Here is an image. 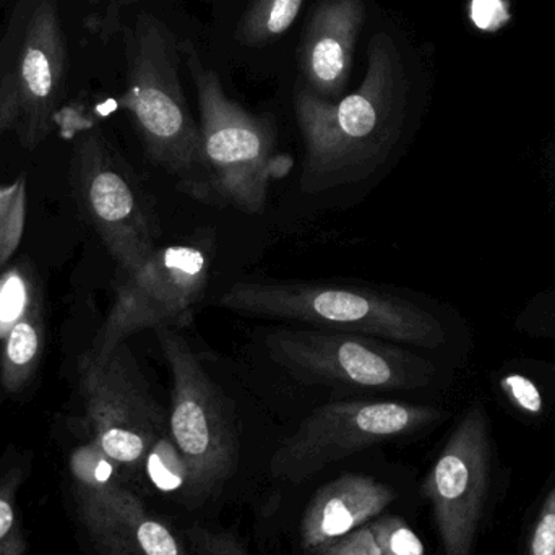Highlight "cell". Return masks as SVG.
Listing matches in <instances>:
<instances>
[{"label": "cell", "mask_w": 555, "mask_h": 555, "mask_svg": "<svg viewBox=\"0 0 555 555\" xmlns=\"http://www.w3.org/2000/svg\"><path fill=\"white\" fill-rule=\"evenodd\" d=\"M406 109L403 61L387 33L372 38L367 70L354 93L328 101L297 85L294 111L306 152L299 179L304 194H322L374 176L400 140Z\"/></svg>", "instance_id": "obj_1"}, {"label": "cell", "mask_w": 555, "mask_h": 555, "mask_svg": "<svg viewBox=\"0 0 555 555\" xmlns=\"http://www.w3.org/2000/svg\"><path fill=\"white\" fill-rule=\"evenodd\" d=\"M181 42L149 12L126 29L127 87L120 106L132 116L150 162L197 201L211 198L201 127L182 91Z\"/></svg>", "instance_id": "obj_2"}, {"label": "cell", "mask_w": 555, "mask_h": 555, "mask_svg": "<svg viewBox=\"0 0 555 555\" xmlns=\"http://www.w3.org/2000/svg\"><path fill=\"white\" fill-rule=\"evenodd\" d=\"M218 306L253 319L299 322L313 328L364 333L393 343L439 348L446 332L417 304L372 287L304 281H237Z\"/></svg>", "instance_id": "obj_3"}, {"label": "cell", "mask_w": 555, "mask_h": 555, "mask_svg": "<svg viewBox=\"0 0 555 555\" xmlns=\"http://www.w3.org/2000/svg\"><path fill=\"white\" fill-rule=\"evenodd\" d=\"M179 46L197 91L210 202L246 215L262 214L270 181L278 178L281 166L289 165V159L273 153L272 122L231 100L217 72L205 67L191 41Z\"/></svg>", "instance_id": "obj_4"}, {"label": "cell", "mask_w": 555, "mask_h": 555, "mask_svg": "<svg viewBox=\"0 0 555 555\" xmlns=\"http://www.w3.org/2000/svg\"><path fill=\"white\" fill-rule=\"evenodd\" d=\"M67 70L57 0H20L0 41V113L26 149L51 132Z\"/></svg>", "instance_id": "obj_5"}, {"label": "cell", "mask_w": 555, "mask_h": 555, "mask_svg": "<svg viewBox=\"0 0 555 555\" xmlns=\"http://www.w3.org/2000/svg\"><path fill=\"white\" fill-rule=\"evenodd\" d=\"M270 359L294 380L352 390L397 391L424 387L434 365L393 341L326 328H281L263 339Z\"/></svg>", "instance_id": "obj_6"}, {"label": "cell", "mask_w": 555, "mask_h": 555, "mask_svg": "<svg viewBox=\"0 0 555 555\" xmlns=\"http://www.w3.org/2000/svg\"><path fill=\"white\" fill-rule=\"evenodd\" d=\"M155 335L171 372L169 436L188 468L185 491L201 501L233 475L237 455L233 414L178 328L156 326Z\"/></svg>", "instance_id": "obj_7"}, {"label": "cell", "mask_w": 555, "mask_h": 555, "mask_svg": "<svg viewBox=\"0 0 555 555\" xmlns=\"http://www.w3.org/2000/svg\"><path fill=\"white\" fill-rule=\"evenodd\" d=\"M211 240L158 247L140 269L122 273L116 300L85 358L101 361L143 330L185 325L204 299L214 260Z\"/></svg>", "instance_id": "obj_8"}, {"label": "cell", "mask_w": 555, "mask_h": 555, "mask_svg": "<svg viewBox=\"0 0 555 555\" xmlns=\"http://www.w3.org/2000/svg\"><path fill=\"white\" fill-rule=\"evenodd\" d=\"M433 406L400 401L343 400L309 414L270 460V475L300 482L361 450L424 429L440 420Z\"/></svg>", "instance_id": "obj_9"}, {"label": "cell", "mask_w": 555, "mask_h": 555, "mask_svg": "<svg viewBox=\"0 0 555 555\" xmlns=\"http://www.w3.org/2000/svg\"><path fill=\"white\" fill-rule=\"evenodd\" d=\"M74 168L88 220L120 272H135L158 249V220L149 201L98 130L78 137Z\"/></svg>", "instance_id": "obj_10"}, {"label": "cell", "mask_w": 555, "mask_h": 555, "mask_svg": "<svg viewBox=\"0 0 555 555\" xmlns=\"http://www.w3.org/2000/svg\"><path fill=\"white\" fill-rule=\"evenodd\" d=\"M492 492V443L481 404L469 408L424 479L443 555H473Z\"/></svg>", "instance_id": "obj_11"}, {"label": "cell", "mask_w": 555, "mask_h": 555, "mask_svg": "<svg viewBox=\"0 0 555 555\" xmlns=\"http://www.w3.org/2000/svg\"><path fill=\"white\" fill-rule=\"evenodd\" d=\"M78 372L103 452L124 465L146 462L153 447L166 436L169 420L150 393L127 341L101 361L83 356Z\"/></svg>", "instance_id": "obj_12"}, {"label": "cell", "mask_w": 555, "mask_h": 555, "mask_svg": "<svg viewBox=\"0 0 555 555\" xmlns=\"http://www.w3.org/2000/svg\"><path fill=\"white\" fill-rule=\"evenodd\" d=\"M362 0H322L299 48L306 87L323 100L338 98L351 75L356 42L364 25Z\"/></svg>", "instance_id": "obj_13"}, {"label": "cell", "mask_w": 555, "mask_h": 555, "mask_svg": "<svg viewBox=\"0 0 555 555\" xmlns=\"http://www.w3.org/2000/svg\"><path fill=\"white\" fill-rule=\"evenodd\" d=\"M397 499L393 489L371 476L343 475L320 488L300 521V543L313 551L380 517Z\"/></svg>", "instance_id": "obj_14"}, {"label": "cell", "mask_w": 555, "mask_h": 555, "mask_svg": "<svg viewBox=\"0 0 555 555\" xmlns=\"http://www.w3.org/2000/svg\"><path fill=\"white\" fill-rule=\"evenodd\" d=\"M42 349V323L38 300L10 330L0 356V385L10 393L22 390L38 367Z\"/></svg>", "instance_id": "obj_15"}, {"label": "cell", "mask_w": 555, "mask_h": 555, "mask_svg": "<svg viewBox=\"0 0 555 555\" xmlns=\"http://www.w3.org/2000/svg\"><path fill=\"white\" fill-rule=\"evenodd\" d=\"M304 0H256L237 23L236 39L247 48L270 44L296 22Z\"/></svg>", "instance_id": "obj_16"}, {"label": "cell", "mask_w": 555, "mask_h": 555, "mask_svg": "<svg viewBox=\"0 0 555 555\" xmlns=\"http://www.w3.org/2000/svg\"><path fill=\"white\" fill-rule=\"evenodd\" d=\"M26 178L0 188V267L15 254L25 233Z\"/></svg>", "instance_id": "obj_17"}, {"label": "cell", "mask_w": 555, "mask_h": 555, "mask_svg": "<svg viewBox=\"0 0 555 555\" xmlns=\"http://www.w3.org/2000/svg\"><path fill=\"white\" fill-rule=\"evenodd\" d=\"M35 300L31 281L22 269H10L0 275V341L7 338Z\"/></svg>", "instance_id": "obj_18"}, {"label": "cell", "mask_w": 555, "mask_h": 555, "mask_svg": "<svg viewBox=\"0 0 555 555\" xmlns=\"http://www.w3.org/2000/svg\"><path fill=\"white\" fill-rule=\"evenodd\" d=\"M382 555H426L423 541L400 517L385 515L369 524Z\"/></svg>", "instance_id": "obj_19"}, {"label": "cell", "mask_w": 555, "mask_h": 555, "mask_svg": "<svg viewBox=\"0 0 555 555\" xmlns=\"http://www.w3.org/2000/svg\"><path fill=\"white\" fill-rule=\"evenodd\" d=\"M146 468L153 482L165 491L178 488L188 481V468L184 459L176 447L172 437L165 436L156 442L146 459Z\"/></svg>", "instance_id": "obj_20"}, {"label": "cell", "mask_w": 555, "mask_h": 555, "mask_svg": "<svg viewBox=\"0 0 555 555\" xmlns=\"http://www.w3.org/2000/svg\"><path fill=\"white\" fill-rule=\"evenodd\" d=\"M525 555H555V481L531 521Z\"/></svg>", "instance_id": "obj_21"}, {"label": "cell", "mask_w": 555, "mask_h": 555, "mask_svg": "<svg viewBox=\"0 0 555 555\" xmlns=\"http://www.w3.org/2000/svg\"><path fill=\"white\" fill-rule=\"evenodd\" d=\"M501 387L518 410L534 416L543 413V397L531 378L521 374H511L502 378Z\"/></svg>", "instance_id": "obj_22"}, {"label": "cell", "mask_w": 555, "mask_h": 555, "mask_svg": "<svg viewBox=\"0 0 555 555\" xmlns=\"http://www.w3.org/2000/svg\"><path fill=\"white\" fill-rule=\"evenodd\" d=\"M312 555H382L369 527H361L332 543L310 551Z\"/></svg>", "instance_id": "obj_23"}, {"label": "cell", "mask_w": 555, "mask_h": 555, "mask_svg": "<svg viewBox=\"0 0 555 555\" xmlns=\"http://www.w3.org/2000/svg\"><path fill=\"white\" fill-rule=\"evenodd\" d=\"M472 18L478 28L495 31L507 23V3L504 0H473Z\"/></svg>", "instance_id": "obj_24"}, {"label": "cell", "mask_w": 555, "mask_h": 555, "mask_svg": "<svg viewBox=\"0 0 555 555\" xmlns=\"http://www.w3.org/2000/svg\"><path fill=\"white\" fill-rule=\"evenodd\" d=\"M195 543L204 547L208 555H246L237 546L236 541L224 534H208L205 531H195L192 534Z\"/></svg>", "instance_id": "obj_25"}, {"label": "cell", "mask_w": 555, "mask_h": 555, "mask_svg": "<svg viewBox=\"0 0 555 555\" xmlns=\"http://www.w3.org/2000/svg\"><path fill=\"white\" fill-rule=\"evenodd\" d=\"M13 524V512L9 504L0 501V538L9 533L10 527Z\"/></svg>", "instance_id": "obj_26"}, {"label": "cell", "mask_w": 555, "mask_h": 555, "mask_svg": "<svg viewBox=\"0 0 555 555\" xmlns=\"http://www.w3.org/2000/svg\"><path fill=\"white\" fill-rule=\"evenodd\" d=\"M111 473H113V468H111L109 463L100 460L96 468H94V478H96V481L106 482L109 479Z\"/></svg>", "instance_id": "obj_27"}, {"label": "cell", "mask_w": 555, "mask_h": 555, "mask_svg": "<svg viewBox=\"0 0 555 555\" xmlns=\"http://www.w3.org/2000/svg\"><path fill=\"white\" fill-rule=\"evenodd\" d=\"M7 130H10L9 122H7L5 116L0 113V135H2L3 132H7Z\"/></svg>", "instance_id": "obj_28"}]
</instances>
